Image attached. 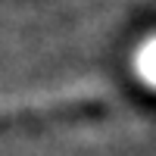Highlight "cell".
<instances>
[{
	"mask_svg": "<svg viewBox=\"0 0 156 156\" xmlns=\"http://www.w3.org/2000/svg\"><path fill=\"white\" fill-rule=\"evenodd\" d=\"M106 115V103L100 97H66L34 103V106H12L0 109V134H28V131H47L62 125H84Z\"/></svg>",
	"mask_w": 156,
	"mask_h": 156,
	"instance_id": "cell-1",
	"label": "cell"
}]
</instances>
